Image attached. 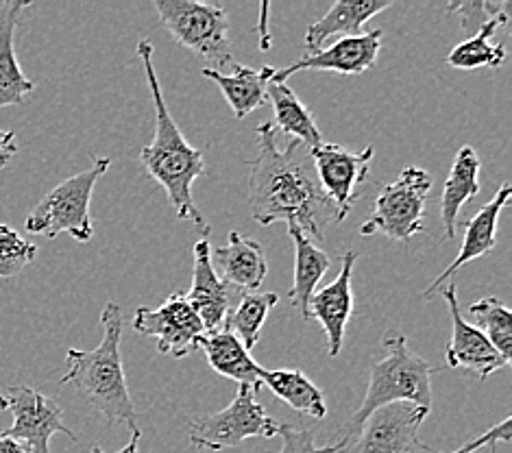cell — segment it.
<instances>
[{
	"label": "cell",
	"instance_id": "obj_1",
	"mask_svg": "<svg viewBox=\"0 0 512 453\" xmlns=\"http://www.w3.org/2000/svg\"><path fill=\"white\" fill-rule=\"evenodd\" d=\"M255 136L258 155L251 162V218L264 227L286 223L323 242L327 227L343 223L345 216L319 183L310 149L299 140H290L286 149H279L273 122H262Z\"/></svg>",
	"mask_w": 512,
	"mask_h": 453
},
{
	"label": "cell",
	"instance_id": "obj_2",
	"mask_svg": "<svg viewBox=\"0 0 512 453\" xmlns=\"http://www.w3.org/2000/svg\"><path fill=\"white\" fill-rule=\"evenodd\" d=\"M138 57L142 59L146 81H149L155 105V136L151 144L142 149L140 164L164 188L177 218L190 220L199 234L207 240L210 227H207L205 218L201 216L192 199L194 181L205 175L203 153L188 144L184 133L177 127L175 118L168 112L162 85L160 79H157L153 64V44L149 40L138 42Z\"/></svg>",
	"mask_w": 512,
	"mask_h": 453
},
{
	"label": "cell",
	"instance_id": "obj_3",
	"mask_svg": "<svg viewBox=\"0 0 512 453\" xmlns=\"http://www.w3.org/2000/svg\"><path fill=\"white\" fill-rule=\"evenodd\" d=\"M103 340L92 351L68 349L64 386H72L101 416L105 425L136 427V408L129 395L120 338H123V310L109 301L101 312Z\"/></svg>",
	"mask_w": 512,
	"mask_h": 453
},
{
	"label": "cell",
	"instance_id": "obj_4",
	"mask_svg": "<svg viewBox=\"0 0 512 453\" xmlns=\"http://www.w3.org/2000/svg\"><path fill=\"white\" fill-rule=\"evenodd\" d=\"M380 349L382 355L371 366L367 395L340 434V443L345 445L351 443L353 436H358L364 421L377 408L388 406V403L408 401L414 406L432 408V375L436 369L414 353L408 347L406 336L395 332V329L384 334Z\"/></svg>",
	"mask_w": 512,
	"mask_h": 453
},
{
	"label": "cell",
	"instance_id": "obj_5",
	"mask_svg": "<svg viewBox=\"0 0 512 453\" xmlns=\"http://www.w3.org/2000/svg\"><path fill=\"white\" fill-rule=\"evenodd\" d=\"M109 166H112V159L109 157H94L88 170L68 177L51 192H46L27 216V223H24L27 231L46 238L68 234L77 242L92 240V194L96 181L107 173Z\"/></svg>",
	"mask_w": 512,
	"mask_h": 453
},
{
	"label": "cell",
	"instance_id": "obj_6",
	"mask_svg": "<svg viewBox=\"0 0 512 453\" xmlns=\"http://www.w3.org/2000/svg\"><path fill=\"white\" fill-rule=\"evenodd\" d=\"M153 7L175 42L203 57L212 64L210 68L223 72L236 66L231 55L229 18L221 5L197 0H155Z\"/></svg>",
	"mask_w": 512,
	"mask_h": 453
},
{
	"label": "cell",
	"instance_id": "obj_7",
	"mask_svg": "<svg viewBox=\"0 0 512 453\" xmlns=\"http://www.w3.org/2000/svg\"><path fill=\"white\" fill-rule=\"evenodd\" d=\"M430 190V173L414 166L404 168L393 183L382 188L369 220H364L360 227V234H382L397 242H408L412 236L421 234Z\"/></svg>",
	"mask_w": 512,
	"mask_h": 453
},
{
	"label": "cell",
	"instance_id": "obj_8",
	"mask_svg": "<svg viewBox=\"0 0 512 453\" xmlns=\"http://www.w3.org/2000/svg\"><path fill=\"white\" fill-rule=\"evenodd\" d=\"M279 425L258 401V390L238 386L234 401L221 412L192 419L188 425L190 443L205 451H223L247 438H275Z\"/></svg>",
	"mask_w": 512,
	"mask_h": 453
},
{
	"label": "cell",
	"instance_id": "obj_9",
	"mask_svg": "<svg viewBox=\"0 0 512 453\" xmlns=\"http://www.w3.org/2000/svg\"><path fill=\"white\" fill-rule=\"evenodd\" d=\"M5 399L7 410L14 414V423L3 434L20 440L29 453H51L48 443L55 434L77 440L75 432L64 425V412L55 399L29 386H11Z\"/></svg>",
	"mask_w": 512,
	"mask_h": 453
},
{
	"label": "cell",
	"instance_id": "obj_10",
	"mask_svg": "<svg viewBox=\"0 0 512 453\" xmlns=\"http://www.w3.org/2000/svg\"><path fill=\"white\" fill-rule=\"evenodd\" d=\"M133 329L155 338L157 351L173 358H186L197 351L199 340L205 334L201 318L181 292H173L157 310L138 308L133 316Z\"/></svg>",
	"mask_w": 512,
	"mask_h": 453
},
{
	"label": "cell",
	"instance_id": "obj_11",
	"mask_svg": "<svg viewBox=\"0 0 512 453\" xmlns=\"http://www.w3.org/2000/svg\"><path fill=\"white\" fill-rule=\"evenodd\" d=\"M430 410L408 401L388 403L377 408L356 436V445L345 453H414L419 445V430Z\"/></svg>",
	"mask_w": 512,
	"mask_h": 453
},
{
	"label": "cell",
	"instance_id": "obj_12",
	"mask_svg": "<svg viewBox=\"0 0 512 453\" xmlns=\"http://www.w3.org/2000/svg\"><path fill=\"white\" fill-rule=\"evenodd\" d=\"M373 155V146H367L362 153H351L345 146L325 142L310 151L319 183L345 218L358 199V188L369 179Z\"/></svg>",
	"mask_w": 512,
	"mask_h": 453
},
{
	"label": "cell",
	"instance_id": "obj_13",
	"mask_svg": "<svg viewBox=\"0 0 512 453\" xmlns=\"http://www.w3.org/2000/svg\"><path fill=\"white\" fill-rule=\"evenodd\" d=\"M443 299L449 305L451 312V338L445 349L447 369H462L473 373L478 379H489L493 373L502 371L508 362L499 355V351L491 345L480 329H475L465 316L460 314L458 305V290L454 284L441 288Z\"/></svg>",
	"mask_w": 512,
	"mask_h": 453
},
{
	"label": "cell",
	"instance_id": "obj_14",
	"mask_svg": "<svg viewBox=\"0 0 512 453\" xmlns=\"http://www.w3.org/2000/svg\"><path fill=\"white\" fill-rule=\"evenodd\" d=\"M212 249L205 238L194 244V271H192V288L188 290V303L201 318L205 334L221 332L227 325L231 310L236 308L242 292L231 288L229 284L216 275L212 264Z\"/></svg>",
	"mask_w": 512,
	"mask_h": 453
},
{
	"label": "cell",
	"instance_id": "obj_15",
	"mask_svg": "<svg viewBox=\"0 0 512 453\" xmlns=\"http://www.w3.org/2000/svg\"><path fill=\"white\" fill-rule=\"evenodd\" d=\"M382 29L362 33L358 38H343L332 46L321 48L312 55H303L288 68H275L273 83H288V79L303 70L336 72V75H362L367 72L382 51Z\"/></svg>",
	"mask_w": 512,
	"mask_h": 453
},
{
	"label": "cell",
	"instance_id": "obj_16",
	"mask_svg": "<svg viewBox=\"0 0 512 453\" xmlns=\"http://www.w3.org/2000/svg\"><path fill=\"white\" fill-rule=\"evenodd\" d=\"M356 262L358 253L347 251L336 279L319 292H314L310 299V318H316L323 327L329 358H338L340 349H343L345 329L353 314V266Z\"/></svg>",
	"mask_w": 512,
	"mask_h": 453
},
{
	"label": "cell",
	"instance_id": "obj_17",
	"mask_svg": "<svg viewBox=\"0 0 512 453\" xmlns=\"http://www.w3.org/2000/svg\"><path fill=\"white\" fill-rule=\"evenodd\" d=\"M510 197H512L510 183H502V188L495 192V197L486 205H482L478 214L467 220L465 240H462V247L456 255V260L451 262L445 271L432 281L430 288L423 290L425 301L434 299V295L443 288L445 281L454 277L462 266L473 262V260H478V257H484L486 253H491L497 247V220H499V214H502L504 207L508 205Z\"/></svg>",
	"mask_w": 512,
	"mask_h": 453
},
{
	"label": "cell",
	"instance_id": "obj_18",
	"mask_svg": "<svg viewBox=\"0 0 512 453\" xmlns=\"http://www.w3.org/2000/svg\"><path fill=\"white\" fill-rule=\"evenodd\" d=\"M210 255L212 264L221 268V279L231 288L240 290L242 295L258 290L268 275V262L262 244L238 234V231H231L227 244L214 249Z\"/></svg>",
	"mask_w": 512,
	"mask_h": 453
},
{
	"label": "cell",
	"instance_id": "obj_19",
	"mask_svg": "<svg viewBox=\"0 0 512 453\" xmlns=\"http://www.w3.org/2000/svg\"><path fill=\"white\" fill-rule=\"evenodd\" d=\"M27 7L29 0H0V109L22 105L35 90V83L22 75L14 51V33Z\"/></svg>",
	"mask_w": 512,
	"mask_h": 453
},
{
	"label": "cell",
	"instance_id": "obj_20",
	"mask_svg": "<svg viewBox=\"0 0 512 453\" xmlns=\"http://www.w3.org/2000/svg\"><path fill=\"white\" fill-rule=\"evenodd\" d=\"M390 5V0H338L323 18L310 24L306 31V55L321 51L323 44L332 35H345V38H358L364 33V24L377 14H382Z\"/></svg>",
	"mask_w": 512,
	"mask_h": 453
},
{
	"label": "cell",
	"instance_id": "obj_21",
	"mask_svg": "<svg viewBox=\"0 0 512 453\" xmlns=\"http://www.w3.org/2000/svg\"><path fill=\"white\" fill-rule=\"evenodd\" d=\"M231 70H234L231 75H225V72H218L214 68H203L201 75L205 79L214 81L218 88H221L236 120H242L266 105L268 101L266 90H268V83L273 79L275 68L273 66L249 68V66L236 64Z\"/></svg>",
	"mask_w": 512,
	"mask_h": 453
},
{
	"label": "cell",
	"instance_id": "obj_22",
	"mask_svg": "<svg viewBox=\"0 0 512 453\" xmlns=\"http://www.w3.org/2000/svg\"><path fill=\"white\" fill-rule=\"evenodd\" d=\"M199 347L205 351L207 362L218 375L234 379L238 386H251L260 393L264 369L253 360L251 351L245 349L229 327L214 334H203Z\"/></svg>",
	"mask_w": 512,
	"mask_h": 453
},
{
	"label": "cell",
	"instance_id": "obj_23",
	"mask_svg": "<svg viewBox=\"0 0 512 453\" xmlns=\"http://www.w3.org/2000/svg\"><path fill=\"white\" fill-rule=\"evenodd\" d=\"M480 166V157L471 146H462L456 153L454 166H451L445 179L441 197V220L447 240L456 238L462 205L480 194Z\"/></svg>",
	"mask_w": 512,
	"mask_h": 453
},
{
	"label": "cell",
	"instance_id": "obj_24",
	"mask_svg": "<svg viewBox=\"0 0 512 453\" xmlns=\"http://www.w3.org/2000/svg\"><path fill=\"white\" fill-rule=\"evenodd\" d=\"M288 234L295 242V281L288 290V299L299 310L303 321H310V299L327 273L329 257L297 227H288Z\"/></svg>",
	"mask_w": 512,
	"mask_h": 453
},
{
	"label": "cell",
	"instance_id": "obj_25",
	"mask_svg": "<svg viewBox=\"0 0 512 453\" xmlns=\"http://www.w3.org/2000/svg\"><path fill=\"white\" fill-rule=\"evenodd\" d=\"M266 96L273 103V127L277 129V133H288V136L299 140L310 151L323 144V136L319 127H316L310 109L297 99V94L288 88V83L271 81L268 83Z\"/></svg>",
	"mask_w": 512,
	"mask_h": 453
},
{
	"label": "cell",
	"instance_id": "obj_26",
	"mask_svg": "<svg viewBox=\"0 0 512 453\" xmlns=\"http://www.w3.org/2000/svg\"><path fill=\"white\" fill-rule=\"evenodd\" d=\"M262 386H268L292 410L323 421L327 416V403L321 388H316L301 371H262Z\"/></svg>",
	"mask_w": 512,
	"mask_h": 453
},
{
	"label": "cell",
	"instance_id": "obj_27",
	"mask_svg": "<svg viewBox=\"0 0 512 453\" xmlns=\"http://www.w3.org/2000/svg\"><path fill=\"white\" fill-rule=\"evenodd\" d=\"M508 22L510 18L506 16L491 18L478 33L471 35L467 42L451 48V53L447 55V64L458 70H480V68L502 66L506 61V46L491 44V35L502 27V24H508Z\"/></svg>",
	"mask_w": 512,
	"mask_h": 453
},
{
	"label": "cell",
	"instance_id": "obj_28",
	"mask_svg": "<svg viewBox=\"0 0 512 453\" xmlns=\"http://www.w3.org/2000/svg\"><path fill=\"white\" fill-rule=\"evenodd\" d=\"M277 303V292H262V295H258V292H245L236 303V308L231 310L225 327H229L242 345H245V349L251 351L258 345L266 318Z\"/></svg>",
	"mask_w": 512,
	"mask_h": 453
},
{
	"label": "cell",
	"instance_id": "obj_29",
	"mask_svg": "<svg viewBox=\"0 0 512 453\" xmlns=\"http://www.w3.org/2000/svg\"><path fill=\"white\" fill-rule=\"evenodd\" d=\"M473 327L489 338L499 355L510 364L512 358V312L497 297H484L469 305Z\"/></svg>",
	"mask_w": 512,
	"mask_h": 453
},
{
	"label": "cell",
	"instance_id": "obj_30",
	"mask_svg": "<svg viewBox=\"0 0 512 453\" xmlns=\"http://www.w3.org/2000/svg\"><path fill=\"white\" fill-rule=\"evenodd\" d=\"M38 247L24 240L14 227L0 225V279H11L20 275L24 268L35 262Z\"/></svg>",
	"mask_w": 512,
	"mask_h": 453
},
{
	"label": "cell",
	"instance_id": "obj_31",
	"mask_svg": "<svg viewBox=\"0 0 512 453\" xmlns=\"http://www.w3.org/2000/svg\"><path fill=\"white\" fill-rule=\"evenodd\" d=\"M447 9L460 16L462 29H465L469 35L478 33L491 18H499V16L510 18L508 0H497V3H491V0H475V3H449Z\"/></svg>",
	"mask_w": 512,
	"mask_h": 453
},
{
	"label": "cell",
	"instance_id": "obj_32",
	"mask_svg": "<svg viewBox=\"0 0 512 453\" xmlns=\"http://www.w3.org/2000/svg\"><path fill=\"white\" fill-rule=\"evenodd\" d=\"M279 438H282V451L279 453H345V443H334L329 447H316L312 430L306 427H292V425H279Z\"/></svg>",
	"mask_w": 512,
	"mask_h": 453
},
{
	"label": "cell",
	"instance_id": "obj_33",
	"mask_svg": "<svg viewBox=\"0 0 512 453\" xmlns=\"http://www.w3.org/2000/svg\"><path fill=\"white\" fill-rule=\"evenodd\" d=\"M510 419H504L502 423L493 425L489 432H484L482 436H478L475 440H471V443H467L465 447H460L456 451L451 453H475L482 447H495L497 440H502V443H510Z\"/></svg>",
	"mask_w": 512,
	"mask_h": 453
},
{
	"label": "cell",
	"instance_id": "obj_34",
	"mask_svg": "<svg viewBox=\"0 0 512 453\" xmlns=\"http://www.w3.org/2000/svg\"><path fill=\"white\" fill-rule=\"evenodd\" d=\"M18 153L16 133L0 129V168H5Z\"/></svg>",
	"mask_w": 512,
	"mask_h": 453
},
{
	"label": "cell",
	"instance_id": "obj_35",
	"mask_svg": "<svg viewBox=\"0 0 512 453\" xmlns=\"http://www.w3.org/2000/svg\"><path fill=\"white\" fill-rule=\"evenodd\" d=\"M0 453H29V451L20 443V440L0 432Z\"/></svg>",
	"mask_w": 512,
	"mask_h": 453
},
{
	"label": "cell",
	"instance_id": "obj_36",
	"mask_svg": "<svg viewBox=\"0 0 512 453\" xmlns=\"http://www.w3.org/2000/svg\"><path fill=\"white\" fill-rule=\"evenodd\" d=\"M140 438H142L140 430H138V427H133V430H131V440H129V445H127V447H123L120 451H116V453H138ZM90 453H105V451H103L99 445H94Z\"/></svg>",
	"mask_w": 512,
	"mask_h": 453
},
{
	"label": "cell",
	"instance_id": "obj_37",
	"mask_svg": "<svg viewBox=\"0 0 512 453\" xmlns=\"http://www.w3.org/2000/svg\"><path fill=\"white\" fill-rule=\"evenodd\" d=\"M0 410H7V399L0 397Z\"/></svg>",
	"mask_w": 512,
	"mask_h": 453
},
{
	"label": "cell",
	"instance_id": "obj_38",
	"mask_svg": "<svg viewBox=\"0 0 512 453\" xmlns=\"http://www.w3.org/2000/svg\"><path fill=\"white\" fill-rule=\"evenodd\" d=\"M489 453H495V447H489Z\"/></svg>",
	"mask_w": 512,
	"mask_h": 453
}]
</instances>
